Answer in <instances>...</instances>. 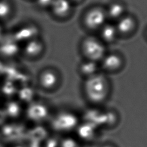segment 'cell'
Instances as JSON below:
<instances>
[{
	"instance_id": "obj_1",
	"label": "cell",
	"mask_w": 147,
	"mask_h": 147,
	"mask_svg": "<svg viewBox=\"0 0 147 147\" xmlns=\"http://www.w3.org/2000/svg\"><path fill=\"white\" fill-rule=\"evenodd\" d=\"M108 84L103 76L95 75L89 77L86 84L87 96L93 102H101L108 95Z\"/></svg>"
},
{
	"instance_id": "obj_2",
	"label": "cell",
	"mask_w": 147,
	"mask_h": 147,
	"mask_svg": "<svg viewBox=\"0 0 147 147\" xmlns=\"http://www.w3.org/2000/svg\"><path fill=\"white\" fill-rule=\"evenodd\" d=\"M45 51V44L39 37L25 43L21 46V54L27 59L34 60L41 57Z\"/></svg>"
},
{
	"instance_id": "obj_3",
	"label": "cell",
	"mask_w": 147,
	"mask_h": 147,
	"mask_svg": "<svg viewBox=\"0 0 147 147\" xmlns=\"http://www.w3.org/2000/svg\"><path fill=\"white\" fill-rule=\"evenodd\" d=\"M84 53L90 60L96 62L105 57V49L98 40L93 38L86 39L83 43Z\"/></svg>"
},
{
	"instance_id": "obj_4",
	"label": "cell",
	"mask_w": 147,
	"mask_h": 147,
	"mask_svg": "<svg viewBox=\"0 0 147 147\" xmlns=\"http://www.w3.org/2000/svg\"><path fill=\"white\" fill-rule=\"evenodd\" d=\"M40 31L36 25L27 24L16 29L12 34L14 40L21 45L35 38L39 37Z\"/></svg>"
},
{
	"instance_id": "obj_5",
	"label": "cell",
	"mask_w": 147,
	"mask_h": 147,
	"mask_svg": "<svg viewBox=\"0 0 147 147\" xmlns=\"http://www.w3.org/2000/svg\"><path fill=\"white\" fill-rule=\"evenodd\" d=\"M21 54V45L12 35H5L0 42V57L11 59Z\"/></svg>"
},
{
	"instance_id": "obj_6",
	"label": "cell",
	"mask_w": 147,
	"mask_h": 147,
	"mask_svg": "<svg viewBox=\"0 0 147 147\" xmlns=\"http://www.w3.org/2000/svg\"><path fill=\"white\" fill-rule=\"evenodd\" d=\"M59 83V77L57 73L52 69L42 70L38 77V84L46 92L54 90Z\"/></svg>"
},
{
	"instance_id": "obj_7",
	"label": "cell",
	"mask_w": 147,
	"mask_h": 147,
	"mask_svg": "<svg viewBox=\"0 0 147 147\" xmlns=\"http://www.w3.org/2000/svg\"><path fill=\"white\" fill-rule=\"evenodd\" d=\"M106 12L99 8L93 9L86 14L84 22L86 26L91 29L102 27L106 18Z\"/></svg>"
},
{
	"instance_id": "obj_8",
	"label": "cell",
	"mask_w": 147,
	"mask_h": 147,
	"mask_svg": "<svg viewBox=\"0 0 147 147\" xmlns=\"http://www.w3.org/2000/svg\"><path fill=\"white\" fill-rule=\"evenodd\" d=\"M49 9L52 14L58 18L66 16L71 11L69 0H54Z\"/></svg>"
},
{
	"instance_id": "obj_9",
	"label": "cell",
	"mask_w": 147,
	"mask_h": 147,
	"mask_svg": "<svg viewBox=\"0 0 147 147\" xmlns=\"http://www.w3.org/2000/svg\"><path fill=\"white\" fill-rule=\"evenodd\" d=\"M57 126L60 130L68 131L75 128L77 124V119L71 113H63L57 119Z\"/></svg>"
},
{
	"instance_id": "obj_10",
	"label": "cell",
	"mask_w": 147,
	"mask_h": 147,
	"mask_svg": "<svg viewBox=\"0 0 147 147\" xmlns=\"http://www.w3.org/2000/svg\"><path fill=\"white\" fill-rule=\"evenodd\" d=\"M14 12V6L11 0H0V22L8 21Z\"/></svg>"
},
{
	"instance_id": "obj_11",
	"label": "cell",
	"mask_w": 147,
	"mask_h": 147,
	"mask_svg": "<svg viewBox=\"0 0 147 147\" xmlns=\"http://www.w3.org/2000/svg\"><path fill=\"white\" fill-rule=\"evenodd\" d=\"M135 27V22L130 16H123L119 19L117 24L115 26L119 33L123 34H128L133 31Z\"/></svg>"
},
{
	"instance_id": "obj_12",
	"label": "cell",
	"mask_w": 147,
	"mask_h": 147,
	"mask_svg": "<svg viewBox=\"0 0 147 147\" xmlns=\"http://www.w3.org/2000/svg\"><path fill=\"white\" fill-rule=\"evenodd\" d=\"M122 64V60L119 56L110 54L104 57L103 66L108 70H116L119 69Z\"/></svg>"
},
{
	"instance_id": "obj_13",
	"label": "cell",
	"mask_w": 147,
	"mask_h": 147,
	"mask_svg": "<svg viewBox=\"0 0 147 147\" xmlns=\"http://www.w3.org/2000/svg\"><path fill=\"white\" fill-rule=\"evenodd\" d=\"M117 31L115 26L112 25L106 24L102 26V31H101V36L105 42H111L115 40Z\"/></svg>"
},
{
	"instance_id": "obj_14",
	"label": "cell",
	"mask_w": 147,
	"mask_h": 147,
	"mask_svg": "<svg viewBox=\"0 0 147 147\" xmlns=\"http://www.w3.org/2000/svg\"><path fill=\"white\" fill-rule=\"evenodd\" d=\"M124 7L118 3H113L109 7L108 11L106 12V16L111 19H120L123 17L124 13Z\"/></svg>"
},
{
	"instance_id": "obj_15",
	"label": "cell",
	"mask_w": 147,
	"mask_h": 147,
	"mask_svg": "<svg viewBox=\"0 0 147 147\" xmlns=\"http://www.w3.org/2000/svg\"><path fill=\"white\" fill-rule=\"evenodd\" d=\"M98 69V66L96 62L92 60L84 62L80 66V71L83 75L88 77H92L95 75Z\"/></svg>"
},
{
	"instance_id": "obj_16",
	"label": "cell",
	"mask_w": 147,
	"mask_h": 147,
	"mask_svg": "<svg viewBox=\"0 0 147 147\" xmlns=\"http://www.w3.org/2000/svg\"><path fill=\"white\" fill-rule=\"evenodd\" d=\"M53 1L54 0H34V2L38 9L44 11L50 9Z\"/></svg>"
},
{
	"instance_id": "obj_17",
	"label": "cell",
	"mask_w": 147,
	"mask_h": 147,
	"mask_svg": "<svg viewBox=\"0 0 147 147\" xmlns=\"http://www.w3.org/2000/svg\"><path fill=\"white\" fill-rule=\"evenodd\" d=\"M60 147H79L77 142L73 139L67 138L63 139L60 144Z\"/></svg>"
},
{
	"instance_id": "obj_18",
	"label": "cell",
	"mask_w": 147,
	"mask_h": 147,
	"mask_svg": "<svg viewBox=\"0 0 147 147\" xmlns=\"http://www.w3.org/2000/svg\"><path fill=\"white\" fill-rule=\"evenodd\" d=\"M5 30L3 25H2V23L0 22V42L3 39V38L5 36Z\"/></svg>"
},
{
	"instance_id": "obj_19",
	"label": "cell",
	"mask_w": 147,
	"mask_h": 147,
	"mask_svg": "<svg viewBox=\"0 0 147 147\" xmlns=\"http://www.w3.org/2000/svg\"><path fill=\"white\" fill-rule=\"evenodd\" d=\"M103 147H112V146H110V145H108V144H107V145H106V146H103Z\"/></svg>"
},
{
	"instance_id": "obj_20",
	"label": "cell",
	"mask_w": 147,
	"mask_h": 147,
	"mask_svg": "<svg viewBox=\"0 0 147 147\" xmlns=\"http://www.w3.org/2000/svg\"><path fill=\"white\" fill-rule=\"evenodd\" d=\"M71 1H80V0H71Z\"/></svg>"
},
{
	"instance_id": "obj_21",
	"label": "cell",
	"mask_w": 147,
	"mask_h": 147,
	"mask_svg": "<svg viewBox=\"0 0 147 147\" xmlns=\"http://www.w3.org/2000/svg\"><path fill=\"white\" fill-rule=\"evenodd\" d=\"M27 1H34V0H27Z\"/></svg>"
}]
</instances>
